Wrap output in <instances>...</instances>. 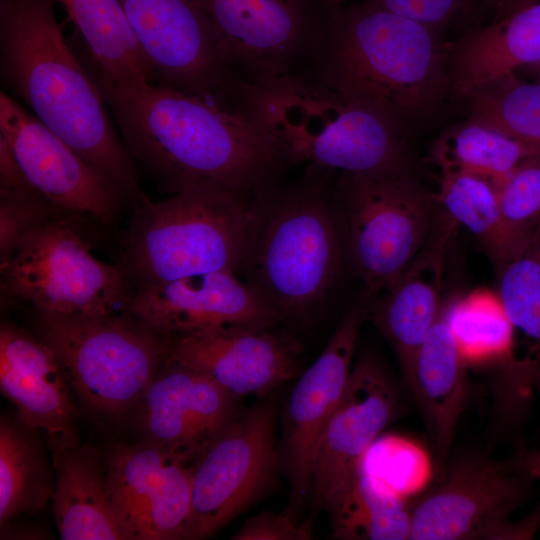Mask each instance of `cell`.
Listing matches in <instances>:
<instances>
[{
  "label": "cell",
  "mask_w": 540,
  "mask_h": 540,
  "mask_svg": "<svg viewBox=\"0 0 540 540\" xmlns=\"http://www.w3.org/2000/svg\"><path fill=\"white\" fill-rule=\"evenodd\" d=\"M198 1L227 69L249 90L307 74L330 12L317 0Z\"/></svg>",
  "instance_id": "obj_9"
},
{
  "label": "cell",
  "mask_w": 540,
  "mask_h": 540,
  "mask_svg": "<svg viewBox=\"0 0 540 540\" xmlns=\"http://www.w3.org/2000/svg\"><path fill=\"white\" fill-rule=\"evenodd\" d=\"M278 459L273 405L239 412L191 464V510L182 539H206L249 507L269 487Z\"/></svg>",
  "instance_id": "obj_12"
},
{
  "label": "cell",
  "mask_w": 540,
  "mask_h": 540,
  "mask_svg": "<svg viewBox=\"0 0 540 540\" xmlns=\"http://www.w3.org/2000/svg\"><path fill=\"white\" fill-rule=\"evenodd\" d=\"M488 0H366L436 31L473 14Z\"/></svg>",
  "instance_id": "obj_36"
},
{
  "label": "cell",
  "mask_w": 540,
  "mask_h": 540,
  "mask_svg": "<svg viewBox=\"0 0 540 540\" xmlns=\"http://www.w3.org/2000/svg\"><path fill=\"white\" fill-rule=\"evenodd\" d=\"M323 4L329 11L337 9L341 6L346 5L348 0H317Z\"/></svg>",
  "instance_id": "obj_41"
},
{
  "label": "cell",
  "mask_w": 540,
  "mask_h": 540,
  "mask_svg": "<svg viewBox=\"0 0 540 540\" xmlns=\"http://www.w3.org/2000/svg\"><path fill=\"white\" fill-rule=\"evenodd\" d=\"M540 149L469 119L443 132L433 143L432 159L441 173H465L492 183L505 177Z\"/></svg>",
  "instance_id": "obj_30"
},
{
  "label": "cell",
  "mask_w": 540,
  "mask_h": 540,
  "mask_svg": "<svg viewBox=\"0 0 540 540\" xmlns=\"http://www.w3.org/2000/svg\"><path fill=\"white\" fill-rule=\"evenodd\" d=\"M327 170L310 166L298 183L254 192L241 267L281 315L309 325L335 286L346 251ZM240 267V268H241Z\"/></svg>",
  "instance_id": "obj_4"
},
{
  "label": "cell",
  "mask_w": 540,
  "mask_h": 540,
  "mask_svg": "<svg viewBox=\"0 0 540 540\" xmlns=\"http://www.w3.org/2000/svg\"><path fill=\"white\" fill-rule=\"evenodd\" d=\"M104 98L130 156L165 192L210 186L250 195L288 164L250 112L156 83Z\"/></svg>",
  "instance_id": "obj_1"
},
{
  "label": "cell",
  "mask_w": 540,
  "mask_h": 540,
  "mask_svg": "<svg viewBox=\"0 0 540 540\" xmlns=\"http://www.w3.org/2000/svg\"><path fill=\"white\" fill-rule=\"evenodd\" d=\"M52 512L63 540H123L109 489L104 453L89 444L52 451Z\"/></svg>",
  "instance_id": "obj_25"
},
{
  "label": "cell",
  "mask_w": 540,
  "mask_h": 540,
  "mask_svg": "<svg viewBox=\"0 0 540 540\" xmlns=\"http://www.w3.org/2000/svg\"><path fill=\"white\" fill-rule=\"evenodd\" d=\"M371 304V296L366 294L344 316L287 400L279 458L289 479L292 505L302 504L311 491L318 446L346 388L359 333Z\"/></svg>",
  "instance_id": "obj_16"
},
{
  "label": "cell",
  "mask_w": 540,
  "mask_h": 540,
  "mask_svg": "<svg viewBox=\"0 0 540 540\" xmlns=\"http://www.w3.org/2000/svg\"><path fill=\"white\" fill-rule=\"evenodd\" d=\"M37 429L20 419L0 421V526L35 514L52 499L55 476Z\"/></svg>",
  "instance_id": "obj_29"
},
{
  "label": "cell",
  "mask_w": 540,
  "mask_h": 540,
  "mask_svg": "<svg viewBox=\"0 0 540 540\" xmlns=\"http://www.w3.org/2000/svg\"><path fill=\"white\" fill-rule=\"evenodd\" d=\"M310 529L298 525L290 516L262 512L248 518L232 540H308Z\"/></svg>",
  "instance_id": "obj_37"
},
{
  "label": "cell",
  "mask_w": 540,
  "mask_h": 540,
  "mask_svg": "<svg viewBox=\"0 0 540 540\" xmlns=\"http://www.w3.org/2000/svg\"><path fill=\"white\" fill-rule=\"evenodd\" d=\"M38 315L40 338L82 405L115 421L131 415L167 357L168 337L127 312Z\"/></svg>",
  "instance_id": "obj_7"
},
{
  "label": "cell",
  "mask_w": 540,
  "mask_h": 540,
  "mask_svg": "<svg viewBox=\"0 0 540 540\" xmlns=\"http://www.w3.org/2000/svg\"><path fill=\"white\" fill-rule=\"evenodd\" d=\"M457 228L444 211L437 213L421 249L371 304L368 319L390 344L402 373L441 314L447 255Z\"/></svg>",
  "instance_id": "obj_22"
},
{
  "label": "cell",
  "mask_w": 540,
  "mask_h": 540,
  "mask_svg": "<svg viewBox=\"0 0 540 540\" xmlns=\"http://www.w3.org/2000/svg\"><path fill=\"white\" fill-rule=\"evenodd\" d=\"M437 204L479 242L497 267L518 256L531 242L506 219L493 183L465 173H441ZM536 234V233H535Z\"/></svg>",
  "instance_id": "obj_28"
},
{
  "label": "cell",
  "mask_w": 540,
  "mask_h": 540,
  "mask_svg": "<svg viewBox=\"0 0 540 540\" xmlns=\"http://www.w3.org/2000/svg\"><path fill=\"white\" fill-rule=\"evenodd\" d=\"M450 55L436 30L365 1L329 12L308 74L402 130L450 90Z\"/></svg>",
  "instance_id": "obj_3"
},
{
  "label": "cell",
  "mask_w": 540,
  "mask_h": 540,
  "mask_svg": "<svg viewBox=\"0 0 540 540\" xmlns=\"http://www.w3.org/2000/svg\"><path fill=\"white\" fill-rule=\"evenodd\" d=\"M471 119L540 149V80L508 73L474 90Z\"/></svg>",
  "instance_id": "obj_32"
},
{
  "label": "cell",
  "mask_w": 540,
  "mask_h": 540,
  "mask_svg": "<svg viewBox=\"0 0 540 540\" xmlns=\"http://www.w3.org/2000/svg\"><path fill=\"white\" fill-rule=\"evenodd\" d=\"M0 389L27 426L44 432L52 451L80 444L71 388L54 351L4 322L0 327Z\"/></svg>",
  "instance_id": "obj_21"
},
{
  "label": "cell",
  "mask_w": 540,
  "mask_h": 540,
  "mask_svg": "<svg viewBox=\"0 0 540 540\" xmlns=\"http://www.w3.org/2000/svg\"><path fill=\"white\" fill-rule=\"evenodd\" d=\"M3 84L77 154L111 178L134 208L148 198L105 98L65 41L52 0H0Z\"/></svg>",
  "instance_id": "obj_2"
},
{
  "label": "cell",
  "mask_w": 540,
  "mask_h": 540,
  "mask_svg": "<svg viewBox=\"0 0 540 540\" xmlns=\"http://www.w3.org/2000/svg\"><path fill=\"white\" fill-rule=\"evenodd\" d=\"M0 137L29 183L57 210L87 214L103 223L116 217L126 198L120 187L3 91Z\"/></svg>",
  "instance_id": "obj_14"
},
{
  "label": "cell",
  "mask_w": 540,
  "mask_h": 540,
  "mask_svg": "<svg viewBox=\"0 0 540 540\" xmlns=\"http://www.w3.org/2000/svg\"><path fill=\"white\" fill-rule=\"evenodd\" d=\"M1 273L5 293L40 314L125 312L134 293L120 267L95 258L77 229L56 217L22 241Z\"/></svg>",
  "instance_id": "obj_10"
},
{
  "label": "cell",
  "mask_w": 540,
  "mask_h": 540,
  "mask_svg": "<svg viewBox=\"0 0 540 540\" xmlns=\"http://www.w3.org/2000/svg\"><path fill=\"white\" fill-rule=\"evenodd\" d=\"M540 62V2L471 32L451 53L450 90L467 97L474 90Z\"/></svg>",
  "instance_id": "obj_26"
},
{
  "label": "cell",
  "mask_w": 540,
  "mask_h": 540,
  "mask_svg": "<svg viewBox=\"0 0 540 540\" xmlns=\"http://www.w3.org/2000/svg\"><path fill=\"white\" fill-rule=\"evenodd\" d=\"M125 312L164 336L226 324L273 327L283 320L253 286L241 282L232 271L136 288Z\"/></svg>",
  "instance_id": "obj_20"
},
{
  "label": "cell",
  "mask_w": 540,
  "mask_h": 540,
  "mask_svg": "<svg viewBox=\"0 0 540 540\" xmlns=\"http://www.w3.org/2000/svg\"><path fill=\"white\" fill-rule=\"evenodd\" d=\"M493 185L511 226L533 237L540 227V153L524 159Z\"/></svg>",
  "instance_id": "obj_35"
},
{
  "label": "cell",
  "mask_w": 540,
  "mask_h": 540,
  "mask_svg": "<svg viewBox=\"0 0 540 540\" xmlns=\"http://www.w3.org/2000/svg\"><path fill=\"white\" fill-rule=\"evenodd\" d=\"M398 400L381 364L359 357L318 446L311 487L316 507L330 513L352 487L368 450L396 416Z\"/></svg>",
  "instance_id": "obj_17"
},
{
  "label": "cell",
  "mask_w": 540,
  "mask_h": 540,
  "mask_svg": "<svg viewBox=\"0 0 540 540\" xmlns=\"http://www.w3.org/2000/svg\"><path fill=\"white\" fill-rule=\"evenodd\" d=\"M250 195L201 186L136 206L123 237L121 270L135 289L204 273L235 272L248 246Z\"/></svg>",
  "instance_id": "obj_6"
},
{
  "label": "cell",
  "mask_w": 540,
  "mask_h": 540,
  "mask_svg": "<svg viewBox=\"0 0 540 540\" xmlns=\"http://www.w3.org/2000/svg\"><path fill=\"white\" fill-rule=\"evenodd\" d=\"M466 369L441 311L403 373L431 437L441 476L465 406Z\"/></svg>",
  "instance_id": "obj_24"
},
{
  "label": "cell",
  "mask_w": 540,
  "mask_h": 540,
  "mask_svg": "<svg viewBox=\"0 0 540 540\" xmlns=\"http://www.w3.org/2000/svg\"><path fill=\"white\" fill-rule=\"evenodd\" d=\"M330 514L334 539H409L411 507L404 496L362 471Z\"/></svg>",
  "instance_id": "obj_31"
},
{
  "label": "cell",
  "mask_w": 540,
  "mask_h": 540,
  "mask_svg": "<svg viewBox=\"0 0 540 540\" xmlns=\"http://www.w3.org/2000/svg\"><path fill=\"white\" fill-rule=\"evenodd\" d=\"M442 316L465 365L499 366L507 403L520 409L535 387L540 362L516 357L515 328L497 291L469 292L442 308Z\"/></svg>",
  "instance_id": "obj_23"
},
{
  "label": "cell",
  "mask_w": 540,
  "mask_h": 540,
  "mask_svg": "<svg viewBox=\"0 0 540 540\" xmlns=\"http://www.w3.org/2000/svg\"><path fill=\"white\" fill-rule=\"evenodd\" d=\"M531 67H534L537 75H538V79L540 80V62L537 63V64H534V65H531Z\"/></svg>",
  "instance_id": "obj_43"
},
{
  "label": "cell",
  "mask_w": 540,
  "mask_h": 540,
  "mask_svg": "<svg viewBox=\"0 0 540 540\" xmlns=\"http://www.w3.org/2000/svg\"><path fill=\"white\" fill-rule=\"evenodd\" d=\"M156 84L247 111L249 89L227 69L198 0H119Z\"/></svg>",
  "instance_id": "obj_11"
},
{
  "label": "cell",
  "mask_w": 540,
  "mask_h": 540,
  "mask_svg": "<svg viewBox=\"0 0 540 540\" xmlns=\"http://www.w3.org/2000/svg\"><path fill=\"white\" fill-rule=\"evenodd\" d=\"M520 470L526 477L540 480V450L524 455L520 463Z\"/></svg>",
  "instance_id": "obj_40"
},
{
  "label": "cell",
  "mask_w": 540,
  "mask_h": 540,
  "mask_svg": "<svg viewBox=\"0 0 540 540\" xmlns=\"http://www.w3.org/2000/svg\"><path fill=\"white\" fill-rule=\"evenodd\" d=\"M167 337L166 359L202 373L237 398L265 395L300 370L301 343L272 327L226 324Z\"/></svg>",
  "instance_id": "obj_18"
},
{
  "label": "cell",
  "mask_w": 540,
  "mask_h": 540,
  "mask_svg": "<svg viewBox=\"0 0 540 540\" xmlns=\"http://www.w3.org/2000/svg\"><path fill=\"white\" fill-rule=\"evenodd\" d=\"M237 399L202 373L165 359L131 416L141 440L191 465L237 417Z\"/></svg>",
  "instance_id": "obj_19"
},
{
  "label": "cell",
  "mask_w": 540,
  "mask_h": 540,
  "mask_svg": "<svg viewBox=\"0 0 540 540\" xmlns=\"http://www.w3.org/2000/svg\"><path fill=\"white\" fill-rule=\"evenodd\" d=\"M104 461L123 540L182 539L191 510V465L143 440L110 444Z\"/></svg>",
  "instance_id": "obj_15"
},
{
  "label": "cell",
  "mask_w": 540,
  "mask_h": 540,
  "mask_svg": "<svg viewBox=\"0 0 540 540\" xmlns=\"http://www.w3.org/2000/svg\"><path fill=\"white\" fill-rule=\"evenodd\" d=\"M249 111L288 163L342 173L411 168L401 129L310 74L252 89Z\"/></svg>",
  "instance_id": "obj_5"
},
{
  "label": "cell",
  "mask_w": 540,
  "mask_h": 540,
  "mask_svg": "<svg viewBox=\"0 0 540 540\" xmlns=\"http://www.w3.org/2000/svg\"><path fill=\"white\" fill-rule=\"evenodd\" d=\"M52 1L62 5L84 39L103 96L134 93L155 83L119 0Z\"/></svg>",
  "instance_id": "obj_27"
},
{
  "label": "cell",
  "mask_w": 540,
  "mask_h": 540,
  "mask_svg": "<svg viewBox=\"0 0 540 540\" xmlns=\"http://www.w3.org/2000/svg\"><path fill=\"white\" fill-rule=\"evenodd\" d=\"M535 388H537L539 390V392H540V366H539V369H538L537 374H536Z\"/></svg>",
  "instance_id": "obj_42"
},
{
  "label": "cell",
  "mask_w": 540,
  "mask_h": 540,
  "mask_svg": "<svg viewBox=\"0 0 540 540\" xmlns=\"http://www.w3.org/2000/svg\"><path fill=\"white\" fill-rule=\"evenodd\" d=\"M537 2H540V0H494L496 10L495 20L507 17Z\"/></svg>",
  "instance_id": "obj_39"
},
{
  "label": "cell",
  "mask_w": 540,
  "mask_h": 540,
  "mask_svg": "<svg viewBox=\"0 0 540 540\" xmlns=\"http://www.w3.org/2000/svg\"><path fill=\"white\" fill-rule=\"evenodd\" d=\"M28 184L8 144L0 137V188H16Z\"/></svg>",
  "instance_id": "obj_38"
},
{
  "label": "cell",
  "mask_w": 540,
  "mask_h": 540,
  "mask_svg": "<svg viewBox=\"0 0 540 540\" xmlns=\"http://www.w3.org/2000/svg\"><path fill=\"white\" fill-rule=\"evenodd\" d=\"M497 293L515 328L533 344L540 361V227L529 245L498 267Z\"/></svg>",
  "instance_id": "obj_33"
},
{
  "label": "cell",
  "mask_w": 540,
  "mask_h": 540,
  "mask_svg": "<svg viewBox=\"0 0 540 540\" xmlns=\"http://www.w3.org/2000/svg\"><path fill=\"white\" fill-rule=\"evenodd\" d=\"M333 195L346 252L369 296L383 293L425 243L435 195L412 169L342 173Z\"/></svg>",
  "instance_id": "obj_8"
},
{
  "label": "cell",
  "mask_w": 540,
  "mask_h": 540,
  "mask_svg": "<svg viewBox=\"0 0 540 540\" xmlns=\"http://www.w3.org/2000/svg\"><path fill=\"white\" fill-rule=\"evenodd\" d=\"M54 210L31 184L0 188V267L30 233L55 218Z\"/></svg>",
  "instance_id": "obj_34"
},
{
  "label": "cell",
  "mask_w": 540,
  "mask_h": 540,
  "mask_svg": "<svg viewBox=\"0 0 540 540\" xmlns=\"http://www.w3.org/2000/svg\"><path fill=\"white\" fill-rule=\"evenodd\" d=\"M525 486L505 465L478 456L460 459L411 507L408 540L526 539L540 513L511 523Z\"/></svg>",
  "instance_id": "obj_13"
}]
</instances>
